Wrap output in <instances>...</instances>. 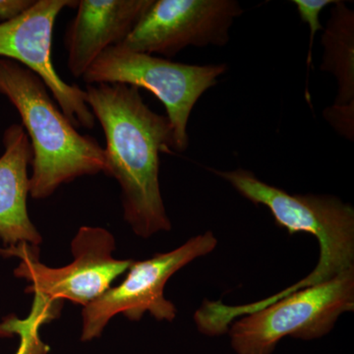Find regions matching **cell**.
<instances>
[{"mask_svg":"<svg viewBox=\"0 0 354 354\" xmlns=\"http://www.w3.org/2000/svg\"><path fill=\"white\" fill-rule=\"evenodd\" d=\"M85 93L106 136L102 171L120 184L125 221L143 239L169 232L158 178L160 153L174 149L169 118L149 108L132 86L87 85Z\"/></svg>","mask_w":354,"mask_h":354,"instance_id":"cell-1","label":"cell"},{"mask_svg":"<svg viewBox=\"0 0 354 354\" xmlns=\"http://www.w3.org/2000/svg\"><path fill=\"white\" fill-rule=\"evenodd\" d=\"M0 94L17 109L31 144L32 198L46 199L62 184L104 171L101 144L77 131L31 70L0 58Z\"/></svg>","mask_w":354,"mask_h":354,"instance_id":"cell-2","label":"cell"},{"mask_svg":"<svg viewBox=\"0 0 354 354\" xmlns=\"http://www.w3.org/2000/svg\"><path fill=\"white\" fill-rule=\"evenodd\" d=\"M227 181L241 196L271 212L274 223L290 235H313L320 244V257L315 269L304 279L272 297L250 304L258 311L281 298L309 286L326 283L354 268V209L330 195L290 194L260 180L244 169L220 171L209 169Z\"/></svg>","mask_w":354,"mask_h":354,"instance_id":"cell-3","label":"cell"},{"mask_svg":"<svg viewBox=\"0 0 354 354\" xmlns=\"http://www.w3.org/2000/svg\"><path fill=\"white\" fill-rule=\"evenodd\" d=\"M227 70L223 64H179L118 44L102 51L82 78L87 85L124 84L152 93L167 111L174 150L184 152L189 145L187 125L195 104Z\"/></svg>","mask_w":354,"mask_h":354,"instance_id":"cell-4","label":"cell"},{"mask_svg":"<svg viewBox=\"0 0 354 354\" xmlns=\"http://www.w3.org/2000/svg\"><path fill=\"white\" fill-rule=\"evenodd\" d=\"M353 310L351 268L234 320L227 333L236 354H272L283 337L311 341L329 334L339 317Z\"/></svg>","mask_w":354,"mask_h":354,"instance_id":"cell-5","label":"cell"},{"mask_svg":"<svg viewBox=\"0 0 354 354\" xmlns=\"http://www.w3.org/2000/svg\"><path fill=\"white\" fill-rule=\"evenodd\" d=\"M71 248L73 262L62 268L39 262L38 247L28 243L9 247L3 252L20 258L15 274L31 283L26 290L28 293L50 301L66 299L84 307L111 288L113 281L127 272L133 262L113 257L115 239L102 227L79 228Z\"/></svg>","mask_w":354,"mask_h":354,"instance_id":"cell-6","label":"cell"},{"mask_svg":"<svg viewBox=\"0 0 354 354\" xmlns=\"http://www.w3.org/2000/svg\"><path fill=\"white\" fill-rule=\"evenodd\" d=\"M216 245L215 235L207 232L169 252L156 254L150 259L133 261L120 285L109 288L84 307L81 341L101 337L109 321L118 314L131 321H140L149 312L156 320L174 321L177 310L172 302L165 299V285L179 270L213 252Z\"/></svg>","mask_w":354,"mask_h":354,"instance_id":"cell-7","label":"cell"},{"mask_svg":"<svg viewBox=\"0 0 354 354\" xmlns=\"http://www.w3.org/2000/svg\"><path fill=\"white\" fill-rule=\"evenodd\" d=\"M243 13L235 0H153L121 46L172 57L188 46H225Z\"/></svg>","mask_w":354,"mask_h":354,"instance_id":"cell-8","label":"cell"},{"mask_svg":"<svg viewBox=\"0 0 354 354\" xmlns=\"http://www.w3.org/2000/svg\"><path fill=\"white\" fill-rule=\"evenodd\" d=\"M75 0H35L18 17L0 24V58L13 60L41 79L62 113L76 128L92 129L94 114L85 90L65 82L53 62V34L57 16Z\"/></svg>","mask_w":354,"mask_h":354,"instance_id":"cell-9","label":"cell"},{"mask_svg":"<svg viewBox=\"0 0 354 354\" xmlns=\"http://www.w3.org/2000/svg\"><path fill=\"white\" fill-rule=\"evenodd\" d=\"M153 0H81L67 27L64 46L67 66L83 77L102 51L124 41Z\"/></svg>","mask_w":354,"mask_h":354,"instance_id":"cell-10","label":"cell"},{"mask_svg":"<svg viewBox=\"0 0 354 354\" xmlns=\"http://www.w3.org/2000/svg\"><path fill=\"white\" fill-rule=\"evenodd\" d=\"M3 145L6 150L0 157V239L10 247L21 243L38 247L43 237L32 223L27 207L32 148L22 125L7 128Z\"/></svg>","mask_w":354,"mask_h":354,"instance_id":"cell-11","label":"cell"},{"mask_svg":"<svg viewBox=\"0 0 354 354\" xmlns=\"http://www.w3.org/2000/svg\"><path fill=\"white\" fill-rule=\"evenodd\" d=\"M323 62L321 71L335 77L337 94L335 104L323 115L344 138H354V11L346 2L337 0L324 28Z\"/></svg>","mask_w":354,"mask_h":354,"instance_id":"cell-12","label":"cell"},{"mask_svg":"<svg viewBox=\"0 0 354 354\" xmlns=\"http://www.w3.org/2000/svg\"><path fill=\"white\" fill-rule=\"evenodd\" d=\"M60 304L34 295L31 312L26 319L10 317L0 324V337L18 335L20 346L15 354H48L50 346L39 337V327L57 318Z\"/></svg>","mask_w":354,"mask_h":354,"instance_id":"cell-13","label":"cell"},{"mask_svg":"<svg viewBox=\"0 0 354 354\" xmlns=\"http://www.w3.org/2000/svg\"><path fill=\"white\" fill-rule=\"evenodd\" d=\"M297 12L302 22L306 23L309 27V48L307 55V66H312L313 62L314 39L318 32L323 31L324 27L320 22V15L323 9L330 4H335L337 0H293Z\"/></svg>","mask_w":354,"mask_h":354,"instance_id":"cell-14","label":"cell"},{"mask_svg":"<svg viewBox=\"0 0 354 354\" xmlns=\"http://www.w3.org/2000/svg\"><path fill=\"white\" fill-rule=\"evenodd\" d=\"M34 2L35 0H0V20L4 23L18 17Z\"/></svg>","mask_w":354,"mask_h":354,"instance_id":"cell-15","label":"cell"}]
</instances>
